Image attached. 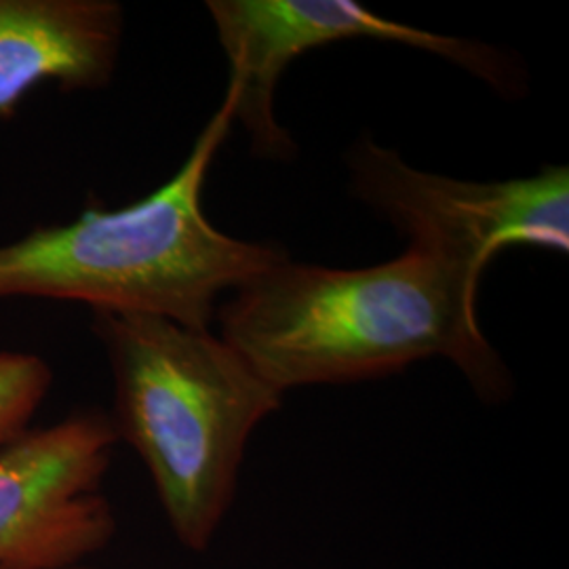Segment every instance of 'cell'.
Here are the masks:
<instances>
[{
	"label": "cell",
	"mask_w": 569,
	"mask_h": 569,
	"mask_svg": "<svg viewBox=\"0 0 569 569\" xmlns=\"http://www.w3.org/2000/svg\"><path fill=\"white\" fill-rule=\"evenodd\" d=\"M234 121L224 102L182 167L157 190L119 209L89 207L66 224L34 226L0 243V300L81 302L209 329L218 300L287 258L277 244L241 241L209 222L203 188Z\"/></svg>",
	"instance_id": "7a4b0ae2"
},
{
	"label": "cell",
	"mask_w": 569,
	"mask_h": 569,
	"mask_svg": "<svg viewBox=\"0 0 569 569\" xmlns=\"http://www.w3.org/2000/svg\"><path fill=\"white\" fill-rule=\"evenodd\" d=\"M70 569H89V568H84V566H77V568H70Z\"/></svg>",
	"instance_id": "9c48e42d"
},
{
	"label": "cell",
	"mask_w": 569,
	"mask_h": 569,
	"mask_svg": "<svg viewBox=\"0 0 569 569\" xmlns=\"http://www.w3.org/2000/svg\"><path fill=\"white\" fill-rule=\"evenodd\" d=\"M117 443L110 413L79 409L0 451V569L77 568L112 542L102 486Z\"/></svg>",
	"instance_id": "8992f818"
},
{
	"label": "cell",
	"mask_w": 569,
	"mask_h": 569,
	"mask_svg": "<svg viewBox=\"0 0 569 569\" xmlns=\"http://www.w3.org/2000/svg\"><path fill=\"white\" fill-rule=\"evenodd\" d=\"M91 331L112 371L119 441L140 456L178 542L204 552L234 502L247 443L283 395L209 329L93 310Z\"/></svg>",
	"instance_id": "3957f363"
},
{
	"label": "cell",
	"mask_w": 569,
	"mask_h": 569,
	"mask_svg": "<svg viewBox=\"0 0 569 569\" xmlns=\"http://www.w3.org/2000/svg\"><path fill=\"white\" fill-rule=\"evenodd\" d=\"M53 367L23 350H0V451L30 430L49 390Z\"/></svg>",
	"instance_id": "ba28073f"
},
{
	"label": "cell",
	"mask_w": 569,
	"mask_h": 569,
	"mask_svg": "<svg viewBox=\"0 0 569 569\" xmlns=\"http://www.w3.org/2000/svg\"><path fill=\"white\" fill-rule=\"evenodd\" d=\"M479 281L422 243L352 270L284 258L237 287L216 319L220 338L281 395L363 382L443 357L481 401L500 403L512 392V376L479 326Z\"/></svg>",
	"instance_id": "6da1fadb"
},
{
	"label": "cell",
	"mask_w": 569,
	"mask_h": 569,
	"mask_svg": "<svg viewBox=\"0 0 569 569\" xmlns=\"http://www.w3.org/2000/svg\"><path fill=\"white\" fill-rule=\"evenodd\" d=\"M348 167L355 194L409 243L428 244L479 277L505 247L569 249L566 164L531 178L468 182L420 171L399 152L366 140L352 148Z\"/></svg>",
	"instance_id": "5b68a950"
},
{
	"label": "cell",
	"mask_w": 569,
	"mask_h": 569,
	"mask_svg": "<svg viewBox=\"0 0 569 569\" xmlns=\"http://www.w3.org/2000/svg\"><path fill=\"white\" fill-rule=\"evenodd\" d=\"M207 11L230 61L234 119L260 159L293 157L296 143L274 117V91L291 61L331 42H399L462 66L502 96L526 87L519 66L496 47L397 23L350 0H209Z\"/></svg>",
	"instance_id": "277c9868"
},
{
	"label": "cell",
	"mask_w": 569,
	"mask_h": 569,
	"mask_svg": "<svg viewBox=\"0 0 569 569\" xmlns=\"http://www.w3.org/2000/svg\"><path fill=\"white\" fill-rule=\"evenodd\" d=\"M124 9L117 0H0V121L44 84L102 91L117 72Z\"/></svg>",
	"instance_id": "52a82bcc"
}]
</instances>
